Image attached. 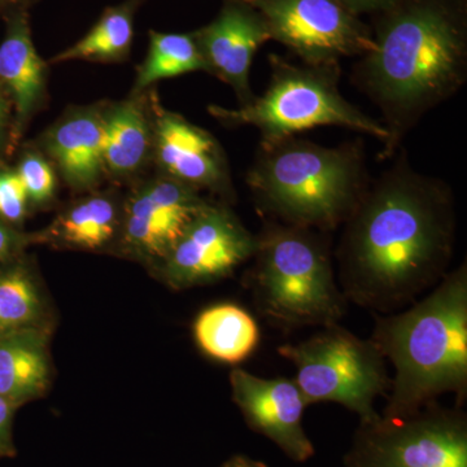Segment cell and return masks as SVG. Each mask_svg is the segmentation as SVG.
I'll list each match as a JSON object with an SVG mask.
<instances>
[{
  "label": "cell",
  "mask_w": 467,
  "mask_h": 467,
  "mask_svg": "<svg viewBox=\"0 0 467 467\" xmlns=\"http://www.w3.org/2000/svg\"><path fill=\"white\" fill-rule=\"evenodd\" d=\"M30 205L16 171L0 164V220L8 225H23Z\"/></svg>",
  "instance_id": "25"
},
{
  "label": "cell",
  "mask_w": 467,
  "mask_h": 467,
  "mask_svg": "<svg viewBox=\"0 0 467 467\" xmlns=\"http://www.w3.org/2000/svg\"><path fill=\"white\" fill-rule=\"evenodd\" d=\"M205 72L204 58L192 33L150 32V47L142 66L138 67L133 94L140 95L161 79Z\"/></svg>",
  "instance_id": "23"
},
{
  "label": "cell",
  "mask_w": 467,
  "mask_h": 467,
  "mask_svg": "<svg viewBox=\"0 0 467 467\" xmlns=\"http://www.w3.org/2000/svg\"><path fill=\"white\" fill-rule=\"evenodd\" d=\"M265 20L270 38L301 63L340 64L373 48V32L339 0H245Z\"/></svg>",
  "instance_id": "9"
},
{
  "label": "cell",
  "mask_w": 467,
  "mask_h": 467,
  "mask_svg": "<svg viewBox=\"0 0 467 467\" xmlns=\"http://www.w3.org/2000/svg\"><path fill=\"white\" fill-rule=\"evenodd\" d=\"M270 79L266 90L238 109L209 107V115L229 128L254 126L260 143H272L318 126H340L383 143L386 129L365 115L340 91V64L291 63L270 55Z\"/></svg>",
  "instance_id": "6"
},
{
  "label": "cell",
  "mask_w": 467,
  "mask_h": 467,
  "mask_svg": "<svg viewBox=\"0 0 467 467\" xmlns=\"http://www.w3.org/2000/svg\"><path fill=\"white\" fill-rule=\"evenodd\" d=\"M29 243H32V236L0 220V267L18 259Z\"/></svg>",
  "instance_id": "26"
},
{
  "label": "cell",
  "mask_w": 467,
  "mask_h": 467,
  "mask_svg": "<svg viewBox=\"0 0 467 467\" xmlns=\"http://www.w3.org/2000/svg\"><path fill=\"white\" fill-rule=\"evenodd\" d=\"M17 407L0 398V457H11L15 454L12 427H14L15 411Z\"/></svg>",
  "instance_id": "28"
},
{
  "label": "cell",
  "mask_w": 467,
  "mask_h": 467,
  "mask_svg": "<svg viewBox=\"0 0 467 467\" xmlns=\"http://www.w3.org/2000/svg\"><path fill=\"white\" fill-rule=\"evenodd\" d=\"M48 327L47 303L33 270L21 257L0 267V337Z\"/></svg>",
  "instance_id": "21"
},
{
  "label": "cell",
  "mask_w": 467,
  "mask_h": 467,
  "mask_svg": "<svg viewBox=\"0 0 467 467\" xmlns=\"http://www.w3.org/2000/svg\"><path fill=\"white\" fill-rule=\"evenodd\" d=\"M5 20L7 26L0 42V88L11 103L17 142L45 99L47 67L34 46L26 9Z\"/></svg>",
  "instance_id": "15"
},
{
  "label": "cell",
  "mask_w": 467,
  "mask_h": 467,
  "mask_svg": "<svg viewBox=\"0 0 467 467\" xmlns=\"http://www.w3.org/2000/svg\"><path fill=\"white\" fill-rule=\"evenodd\" d=\"M27 0H0V17L11 16L15 12L26 9Z\"/></svg>",
  "instance_id": "31"
},
{
  "label": "cell",
  "mask_w": 467,
  "mask_h": 467,
  "mask_svg": "<svg viewBox=\"0 0 467 467\" xmlns=\"http://www.w3.org/2000/svg\"><path fill=\"white\" fill-rule=\"evenodd\" d=\"M16 143L11 103L0 88V159L7 156Z\"/></svg>",
  "instance_id": "27"
},
{
  "label": "cell",
  "mask_w": 467,
  "mask_h": 467,
  "mask_svg": "<svg viewBox=\"0 0 467 467\" xmlns=\"http://www.w3.org/2000/svg\"><path fill=\"white\" fill-rule=\"evenodd\" d=\"M193 339L208 358L226 365L245 361L260 342L256 319L233 303L214 304L193 321Z\"/></svg>",
  "instance_id": "20"
},
{
  "label": "cell",
  "mask_w": 467,
  "mask_h": 467,
  "mask_svg": "<svg viewBox=\"0 0 467 467\" xmlns=\"http://www.w3.org/2000/svg\"><path fill=\"white\" fill-rule=\"evenodd\" d=\"M278 355L294 365L306 404L337 402L358 414L359 422L380 417L374 401L389 392L391 377L373 340L333 324L303 342L279 347Z\"/></svg>",
  "instance_id": "7"
},
{
  "label": "cell",
  "mask_w": 467,
  "mask_h": 467,
  "mask_svg": "<svg viewBox=\"0 0 467 467\" xmlns=\"http://www.w3.org/2000/svg\"><path fill=\"white\" fill-rule=\"evenodd\" d=\"M370 181L334 251L348 303L389 315L431 291L451 270L456 199L441 178L420 173L405 150Z\"/></svg>",
  "instance_id": "1"
},
{
  "label": "cell",
  "mask_w": 467,
  "mask_h": 467,
  "mask_svg": "<svg viewBox=\"0 0 467 467\" xmlns=\"http://www.w3.org/2000/svg\"><path fill=\"white\" fill-rule=\"evenodd\" d=\"M152 159L162 175L198 190L235 201V190L225 150L205 129L153 101Z\"/></svg>",
  "instance_id": "12"
},
{
  "label": "cell",
  "mask_w": 467,
  "mask_h": 467,
  "mask_svg": "<svg viewBox=\"0 0 467 467\" xmlns=\"http://www.w3.org/2000/svg\"><path fill=\"white\" fill-rule=\"evenodd\" d=\"M220 467H269L266 463L261 461L251 459V457L244 456V454H236L232 459L223 462Z\"/></svg>",
  "instance_id": "30"
},
{
  "label": "cell",
  "mask_w": 467,
  "mask_h": 467,
  "mask_svg": "<svg viewBox=\"0 0 467 467\" xmlns=\"http://www.w3.org/2000/svg\"><path fill=\"white\" fill-rule=\"evenodd\" d=\"M370 181L362 138L334 147L297 135L260 143L247 173L263 218L322 233L342 227Z\"/></svg>",
  "instance_id": "4"
},
{
  "label": "cell",
  "mask_w": 467,
  "mask_h": 467,
  "mask_svg": "<svg viewBox=\"0 0 467 467\" xmlns=\"http://www.w3.org/2000/svg\"><path fill=\"white\" fill-rule=\"evenodd\" d=\"M263 220L250 275L260 315L285 331L339 324L348 300L328 233Z\"/></svg>",
  "instance_id": "5"
},
{
  "label": "cell",
  "mask_w": 467,
  "mask_h": 467,
  "mask_svg": "<svg viewBox=\"0 0 467 467\" xmlns=\"http://www.w3.org/2000/svg\"><path fill=\"white\" fill-rule=\"evenodd\" d=\"M45 149L61 177L77 192H90L106 174L103 110L77 109L52 126Z\"/></svg>",
  "instance_id": "16"
},
{
  "label": "cell",
  "mask_w": 467,
  "mask_h": 467,
  "mask_svg": "<svg viewBox=\"0 0 467 467\" xmlns=\"http://www.w3.org/2000/svg\"><path fill=\"white\" fill-rule=\"evenodd\" d=\"M30 207H45L54 201L57 193V174L51 162L38 150H26L18 159L15 168Z\"/></svg>",
  "instance_id": "24"
},
{
  "label": "cell",
  "mask_w": 467,
  "mask_h": 467,
  "mask_svg": "<svg viewBox=\"0 0 467 467\" xmlns=\"http://www.w3.org/2000/svg\"><path fill=\"white\" fill-rule=\"evenodd\" d=\"M122 207L109 193H91L61 212L45 232L32 242L51 243L58 247L100 251L119 239Z\"/></svg>",
  "instance_id": "18"
},
{
  "label": "cell",
  "mask_w": 467,
  "mask_h": 467,
  "mask_svg": "<svg viewBox=\"0 0 467 467\" xmlns=\"http://www.w3.org/2000/svg\"><path fill=\"white\" fill-rule=\"evenodd\" d=\"M256 248V234L226 202H208L155 267L168 287L182 291L223 281L252 260Z\"/></svg>",
  "instance_id": "10"
},
{
  "label": "cell",
  "mask_w": 467,
  "mask_h": 467,
  "mask_svg": "<svg viewBox=\"0 0 467 467\" xmlns=\"http://www.w3.org/2000/svg\"><path fill=\"white\" fill-rule=\"evenodd\" d=\"M152 116L142 100L119 101L103 110V155L106 173L117 178L138 173L152 158Z\"/></svg>",
  "instance_id": "19"
},
{
  "label": "cell",
  "mask_w": 467,
  "mask_h": 467,
  "mask_svg": "<svg viewBox=\"0 0 467 467\" xmlns=\"http://www.w3.org/2000/svg\"><path fill=\"white\" fill-rule=\"evenodd\" d=\"M193 34L207 73L233 88L239 106L250 103L252 61L261 46L272 41L260 12L245 0H227L216 18Z\"/></svg>",
  "instance_id": "14"
},
{
  "label": "cell",
  "mask_w": 467,
  "mask_h": 467,
  "mask_svg": "<svg viewBox=\"0 0 467 467\" xmlns=\"http://www.w3.org/2000/svg\"><path fill=\"white\" fill-rule=\"evenodd\" d=\"M50 328L34 327L0 337V398L21 407L51 383Z\"/></svg>",
  "instance_id": "17"
},
{
  "label": "cell",
  "mask_w": 467,
  "mask_h": 467,
  "mask_svg": "<svg viewBox=\"0 0 467 467\" xmlns=\"http://www.w3.org/2000/svg\"><path fill=\"white\" fill-rule=\"evenodd\" d=\"M135 0L107 8L90 32L75 45L61 51L52 61L88 60L119 63L128 58L134 36Z\"/></svg>",
  "instance_id": "22"
},
{
  "label": "cell",
  "mask_w": 467,
  "mask_h": 467,
  "mask_svg": "<svg viewBox=\"0 0 467 467\" xmlns=\"http://www.w3.org/2000/svg\"><path fill=\"white\" fill-rule=\"evenodd\" d=\"M207 202L198 190L159 175L122 207L119 242L129 254L156 266Z\"/></svg>",
  "instance_id": "11"
},
{
  "label": "cell",
  "mask_w": 467,
  "mask_h": 467,
  "mask_svg": "<svg viewBox=\"0 0 467 467\" xmlns=\"http://www.w3.org/2000/svg\"><path fill=\"white\" fill-rule=\"evenodd\" d=\"M370 339L395 376L383 418L413 416L453 393L467 399V263L463 261L416 303L389 315H374Z\"/></svg>",
  "instance_id": "3"
},
{
  "label": "cell",
  "mask_w": 467,
  "mask_h": 467,
  "mask_svg": "<svg viewBox=\"0 0 467 467\" xmlns=\"http://www.w3.org/2000/svg\"><path fill=\"white\" fill-rule=\"evenodd\" d=\"M465 20L457 0H400L382 12L373 48L352 69L387 131L378 159L395 158L420 119L466 85Z\"/></svg>",
  "instance_id": "2"
},
{
  "label": "cell",
  "mask_w": 467,
  "mask_h": 467,
  "mask_svg": "<svg viewBox=\"0 0 467 467\" xmlns=\"http://www.w3.org/2000/svg\"><path fill=\"white\" fill-rule=\"evenodd\" d=\"M344 467H467V417L438 401L413 416L359 422Z\"/></svg>",
  "instance_id": "8"
},
{
  "label": "cell",
  "mask_w": 467,
  "mask_h": 467,
  "mask_svg": "<svg viewBox=\"0 0 467 467\" xmlns=\"http://www.w3.org/2000/svg\"><path fill=\"white\" fill-rule=\"evenodd\" d=\"M339 2L349 12L358 16V15L374 14V12L382 14L387 9L392 8L400 0H339Z\"/></svg>",
  "instance_id": "29"
},
{
  "label": "cell",
  "mask_w": 467,
  "mask_h": 467,
  "mask_svg": "<svg viewBox=\"0 0 467 467\" xmlns=\"http://www.w3.org/2000/svg\"><path fill=\"white\" fill-rule=\"evenodd\" d=\"M232 398L245 423L275 442L294 462H306L316 450L303 427L306 404L291 378H261L242 368L230 373Z\"/></svg>",
  "instance_id": "13"
}]
</instances>
